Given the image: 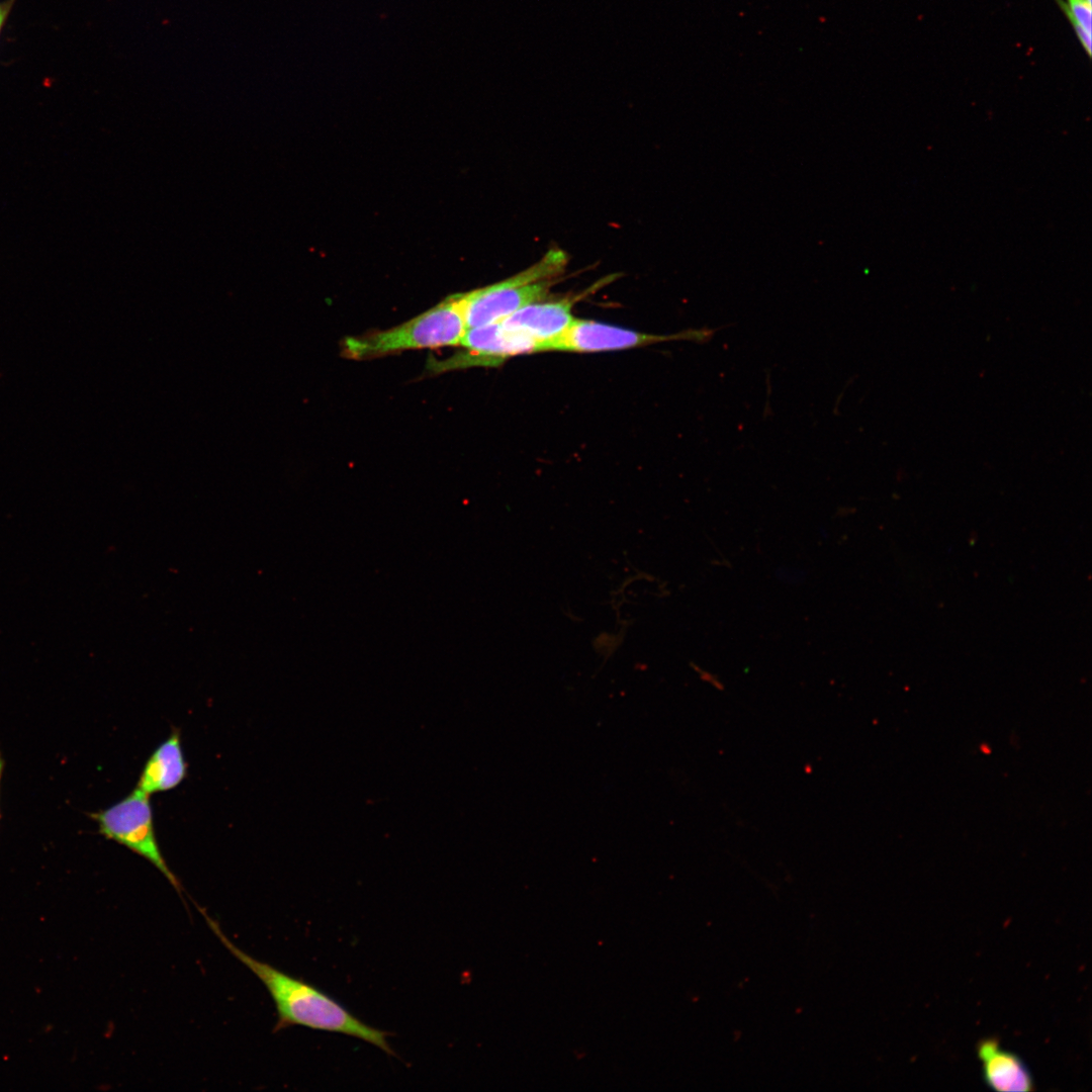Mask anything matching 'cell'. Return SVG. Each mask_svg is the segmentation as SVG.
<instances>
[{"label": "cell", "mask_w": 1092, "mask_h": 1092, "mask_svg": "<svg viewBox=\"0 0 1092 1092\" xmlns=\"http://www.w3.org/2000/svg\"><path fill=\"white\" fill-rule=\"evenodd\" d=\"M99 832L147 859L181 895L180 881L169 868L158 843L150 796L134 789L107 809L91 814Z\"/></svg>", "instance_id": "cell-4"}, {"label": "cell", "mask_w": 1092, "mask_h": 1092, "mask_svg": "<svg viewBox=\"0 0 1092 1092\" xmlns=\"http://www.w3.org/2000/svg\"><path fill=\"white\" fill-rule=\"evenodd\" d=\"M566 263L562 251L551 250L539 262L500 282L458 293L467 329L497 323L531 303L543 300L550 277Z\"/></svg>", "instance_id": "cell-3"}, {"label": "cell", "mask_w": 1092, "mask_h": 1092, "mask_svg": "<svg viewBox=\"0 0 1092 1092\" xmlns=\"http://www.w3.org/2000/svg\"><path fill=\"white\" fill-rule=\"evenodd\" d=\"M221 943L264 984L277 1012L274 1032L299 1025L314 1030L343 1033L367 1041L396 1056L387 1041L388 1032L366 1024L340 1002L315 986L259 961L235 944L219 924L197 906Z\"/></svg>", "instance_id": "cell-1"}, {"label": "cell", "mask_w": 1092, "mask_h": 1092, "mask_svg": "<svg viewBox=\"0 0 1092 1092\" xmlns=\"http://www.w3.org/2000/svg\"><path fill=\"white\" fill-rule=\"evenodd\" d=\"M713 334L712 330L702 329L661 336L589 320L574 318L564 333L546 346L545 351L575 353L618 351L679 339L703 343L710 340Z\"/></svg>", "instance_id": "cell-5"}, {"label": "cell", "mask_w": 1092, "mask_h": 1092, "mask_svg": "<svg viewBox=\"0 0 1092 1092\" xmlns=\"http://www.w3.org/2000/svg\"><path fill=\"white\" fill-rule=\"evenodd\" d=\"M187 772L180 731L174 729L147 759L135 789L149 796L167 792L178 787L186 779Z\"/></svg>", "instance_id": "cell-9"}, {"label": "cell", "mask_w": 1092, "mask_h": 1092, "mask_svg": "<svg viewBox=\"0 0 1092 1092\" xmlns=\"http://www.w3.org/2000/svg\"><path fill=\"white\" fill-rule=\"evenodd\" d=\"M1056 1L1058 2L1061 9L1064 11L1065 15L1067 16L1068 20L1070 21L1071 25L1073 26L1074 30L1076 31L1077 37H1078L1080 43L1082 44V47L1084 48V50L1086 51L1088 57H1090L1091 56V51H1092L1091 50L1092 49V34H1091V31H1088L1087 29H1085L1077 21V19L1073 16L1072 12L1070 11L1069 7L1067 6V4H1066V2L1064 0H1056Z\"/></svg>", "instance_id": "cell-10"}, {"label": "cell", "mask_w": 1092, "mask_h": 1092, "mask_svg": "<svg viewBox=\"0 0 1092 1092\" xmlns=\"http://www.w3.org/2000/svg\"><path fill=\"white\" fill-rule=\"evenodd\" d=\"M1073 16L1077 21L1088 31H1092L1091 18H1092V4L1087 0H1068L1066 2Z\"/></svg>", "instance_id": "cell-11"}, {"label": "cell", "mask_w": 1092, "mask_h": 1092, "mask_svg": "<svg viewBox=\"0 0 1092 1092\" xmlns=\"http://www.w3.org/2000/svg\"><path fill=\"white\" fill-rule=\"evenodd\" d=\"M2 770H3V759H2L1 753H0V781H1Z\"/></svg>", "instance_id": "cell-13"}, {"label": "cell", "mask_w": 1092, "mask_h": 1092, "mask_svg": "<svg viewBox=\"0 0 1092 1092\" xmlns=\"http://www.w3.org/2000/svg\"><path fill=\"white\" fill-rule=\"evenodd\" d=\"M573 303L574 298L537 301L499 323L505 329L534 340L539 344L540 352H545L546 346L564 333L574 320Z\"/></svg>", "instance_id": "cell-7"}, {"label": "cell", "mask_w": 1092, "mask_h": 1092, "mask_svg": "<svg viewBox=\"0 0 1092 1092\" xmlns=\"http://www.w3.org/2000/svg\"><path fill=\"white\" fill-rule=\"evenodd\" d=\"M459 346L463 351L445 360L431 359L428 369L441 373L471 366H494L512 356L540 352L537 342L505 329L499 322L468 328Z\"/></svg>", "instance_id": "cell-6"}, {"label": "cell", "mask_w": 1092, "mask_h": 1092, "mask_svg": "<svg viewBox=\"0 0 1092 1092\" xmlns=\"http://www.w3.org/2000/svg\"><path fill=\"white\" fill-rule=\"evenodd\" d=\"M8 9H9V6H7L6 4L5 5H0V29H1L2 25H3V22H4L5 18H6Z\"/></svg>", "instance_id": "cell-12"}, {"label": "cell", "mask_w": 1092, "mask_h": 1092, "mask_svg": "<svg viewBox=\"0 0 1092 1092\" xmlns=\"http://www.w3.org/2000/svg\"><path fill=\"white\" fill-rule=\"evenodd\" d=\"M466 330L457 293L393 328L345 338L342 353L349 359L366 360L407 350L459 346Z\"/></svg>", "instance_id": "cell-2"}, {"label": "cell", "mask_w": 1092, "mask_h": 1092, "mask_svg": "<svg viewBox=\"0 0 1092 1092\" xmlns=\"http://www.w3.org/2000/svg\"><path fill=\"white\" fill-rule=\"evenodd\" d=\"M977 1056L982 1062L984 1082L990 1088L1008 1092L1034 1089L1025 1063L1016 1054L1002 1050L996 1037L981 1039L977 1044Z\"/></svg>", "instance_id": "cell-8"}]
</instances>
